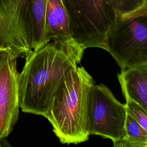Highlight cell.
<instances>
[{
    "label": "cell",
    "instance_id": "obj_13",
    "mask_svg": "<svg viewBox=\"0 0 147 147\" xmlns=\"http://www.w3.org/2000/svg\"><path fill=\"white\" fill-rule=\"evenodd\" d=\"M146 14H147V0L138 9L125 16L123 18H127V17H134V16H141V15H146Z\"/></svg>",
    "mask_w": 147,
    "mask_h": 147
},
{
    "label": "cell",
    "instance_id": "obj_8",
    "mask_svg": "<svg viewBox=\"0 0 147 147\" xmlns=\"http://www.w3.org/2000/svg\"><path fill=\"white\" fill-rule=\"evenodd\" d=\"M118 78L125 99H130L147 113V65L121 69Z\"/></svg>",
    "mask_w": 147,
    "mask_h": 147
},
{
    "label": "cell",
    "instance_id": "obj_12",
    "mask_svg": "<svg viewBox=\"0 0 147 147\" xmlns=\"http://www.w3.org/2000/svg\"><path fill=\"white\" fill-rule=\"evenodd\" d=\"M125 100L127 110L140 126L147 131V113L134 102L127 99Z\"/></svg>",
    "mask_w": 147,
    "mask_h": 147
},
{
    "label": "cell",
    "instance_id": "obj_5",
    "mask_svg": "<svg viewBox=\"0 0 147 147\" xmlns=\"http://www.w3.org/2000/svg\"><path fill=\"white\" fill-rule=\"evenodd\" d=\"M126 105L119 102L105 84H94L90 92L87 126L90 134L110 139L113 146L124 139Z\"/></svg>",
    "mask_w": 147,
    "mask_h": 147
},
{
    "label": "cell",
    "instance_id": "obj_2",
    "mask_svg": "<svg viewBox=\"0 0 147 147\" xmlns=\"http://www.w3.org/2000/svg\"><path fill=\"white\" fill-rule=\"evenodd\" d=\"M95 84L83 67L71 68L65 74L45 116L62 144H78L88 140V105Z\"/></svg>",
    "mask_w": 147,
    "mask_h": 147
},
{
    "label": "cell",
    "instance_id": "obj_6",
    "mask_svg": "<svg viewBox=\"0 0 147 147\" xmlns=\"http://www.w3.org/2000/svg\"><path fill=\"white\" fill-rule=\"evenodd\" d=\"M32 0H0V48L26 59L33 51Z\"/></svg>",
    "mask_w": 147,
    "mask_h": 147
},
{
    "label": "cell",
    "instance_id": "obj_9",
    "mask_svg": "<svg viewBox=\"0 0 147 147\" xmlns=\"http://www.w3.org/2000/svg\"><path fill=\"white\" fill-rule=\"evenodd\" d=\"M45 27L50 41L75 43L70 35L69 18L62 0H47Z\"/></svg>",
    "mask_w": 147,
    "mask_h": 147
},
{
    "label": "cell",
    "instance_id": "obj_11",
    "mask_svg": "<svg viewBox=\"0 0 147 147\" xmlns=\"http://www.w3.org/2000/svg\"><path fill=\"white\" fill-rule=\"evenodd\" d=\"M129 146L147 147V131L127 110L125 122V137L114 147Z\"/></svg>",
    "mask_w": 147,
    "mask_h": 147
},
{
    "label": "cell",
    "instance_id": "obj_10",
    "mask_svg": "<svg viewBox=\"0 0 147 147\" xmlns=\"http://www.w3.org/2000/svg\"><path fill=\"white\" fill-rule=\"evenodd\" d=\"M47 0H32V33L31 47L36 50L51 41L48 38L45 27V11Z\"/></svg>",
    "mask_w": 147,
    "mask_h": 147
},
{
    "label": "cell",
    "instance_id": "obj_3",
    "mask_svg": "<svg viewBox=\"0 0 147 147\" xmlns=\"http://www.w3.org/2000/svg\"><path fill=\"white\" fill-rule=\"evenodd\" d=\"M146 0H62L72 40L83 50L105 49L107 36L119 19L140 7Z\"/></svg>",
    "mask_w": 147,
    "mask_h": 147
},
{
    "label": "cell",
    "instance_id": "obj_1",
    "mask_svg": "<svg viewBox=\"0 0 147 147\" xmlns=\"http://www.w3.org/2000/svg\"><path fill=\"white\" fill-rule=\"evenodd\" d=\"M84 51L74 42L54 41L33 51L18 75L21 110L45 117L59 86L67 72L80 63Z\"/></svg>",
    "mask_w": 147,
    "mask_h": 147
},
{
    "label": "cell",
    "instance_id": "obj_7",
    "mask_svg": "<svg viewBox=\"0 0 147 147\" xmlns=\"http://www.w3.org/2000/svg\"><path fill=\"white\" fill-rule=\"evenodd\" d=\"M18 57L11 49L0 48V146L18 118Z\"/></svg>",
    "mask_w": 147,
    "mask_h": 147
},
{
    "label": "cell",
    "instance_id": "obj_4",
    "mask_svg": "<svg viewBox=\"0 0 147 147\" xmlns=\"http://www.w3.org/2000/svg\"><path fill=\"white\" fill-rule=\"evenodd\" d=\"M105 50L121 69L147 65V14L118 20L107 36Z\"/></svg>",
    "mask_w": 147,
    "mask_h": 147
}]
</instances>
